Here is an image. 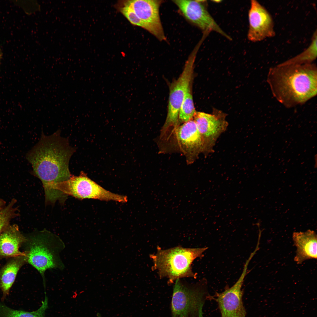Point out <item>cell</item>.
Returning <instances> with one entry per match:
<instances>
[{
  "label": "cell",
  "instance_id": "obj_10",
  "mask_svg": "<svg viewBox=\"0 0 317 317\" xmlns=\"http://www.w3.org/2000/svg\"><path fill=\"white\" fill-rule=\"evenodd\" d=\"M173 1L184 16L203 31V33L215 31L229 40H232L208 12L206 1L176 0Z\"/></svg>",
  "mask_w": 317,
  "mask_h": 317
},
{
  "label": "cell",
  "instance_id": "obj_9",
  "mask_svg": "<svg viewBox=\"0 0 317 317\" xmlns=\"http://www.w3.org/2000/svg\"><path fill=\"white\" fill-rule=\"evenodd\" d=\"M249 262L246 261L242 274L234 285L230 287L226 286L223 292H216L214 296H211L210 301L214 300L218 304L221 317H246L242 288Z\"/></svg>",
  "mask_w": 317,
  "mask_h": 317
},
{
  "label": "cell",
  "instance_id": "obj_12",
  "mask_svg": "<svg viewBox=\"0 0 317 317\" xmlns=\"http://www.w3.org/2000/svg\"><path fill=\"white\" fill-rule=\"evenodd\" d=\"M162 1L131 0L124 3L131 7L145 24L146 30L160 41L166 40L159 13Z\"/></svg>",
  "mask_w": 317,
  "mask_h": 317
},
{
  "label": "cell",
  "instance_id": "obj_21",
  "mask_svg": "<svg viewBox=\"0 0 317 317\" xmlns=\"http://www.w3.org/2000/svg\"><path fill=\"white\" fill-rule=\"evenodd\" d=\"M120 11L132 24L146 29L144 23L128 5L124 3V6L121 8Z\"/></svg>",
  "mask_w": 317,
  "mask_h": 317
},
{
  "label": "cell",
  "instance_id": "obj_19",
  "mask_svg": "<svg viewBox=\"0 0 317 317\" xmlns=\"http://www.w3.org/2000/svg\"><path fill=\"white\" fill-rule=\"evenodd\" d=\"M196 112L191 85L189 87L181 105L179 113L178 122L184 123L193 119Z\"/></svg>",
  "mask_w": 317,
  "mask_h": 317
},
{
  "label": "cell",
  "instance_id": "obj_24",
  "mask_svg": "<svg viewBox=\"0 0 317 317\" xmlns=\"http://www.w3.org/2000/svg\"><path fill=\"white\" fill-rule=\"evenodd\" d=\"M97 317H102L101 315L99 313H98L97 314Z\"/></svg>",
  "mask_w": 317,
  "mask_h": 317
},
{
  "label": "cell",
  "instance_id": "obj_15",
  "mask_svg": "<svg viewBox=\"0 0 317 317\" xmlns=\"http://www.w3.org/2000/svg\"><path fill=\"white\" fill-rule=\"evenodd\" d=\"M292 238L297 248L294 261L301 264L310 259H316L317 254V235L310 230L305 232H294Z\"/></svg>",
  "mask_w": 317,
  "mask_h": 317
},
{
  "label": "cell",
  "instance_id": "obj_17",
  "mask_svg": "<svg viewBox=\"0 0 317 317\" xmlns=\"http://www.w3.org/2000/svg\"><path fill=\"white\" fill-rule=\"evenodd\" d=\"M317 56V31L313 34L311 43L302 52L282 62L284 65H303L310 64L316 59Z\"/></svg>",
  "mask_w": 317,
  "mask_h": 317
},
{
  "label": "cell",
  "instance_id": "obj_13",
  "mask_svg": "<svg viewBox=\"0 0 317 317\" xmlns=\"http://www.w3.org/2000/svg\"><path fill=\"white\" fill-rule=\"evenodd\" d=\"M177 136L180 144L193 158L203 152L201 136L193 119L184 123L177 129Z\"/></svg>",
  "mask_w": 317,
  "mask_h": 317
},
{
  "label": "cell",
  "instance_id": "obj_20",
  "mask_svg": "<svg viewBox=\"0 0 317 317\" xmlns=\"http://www.w3.org/2000/svg\"><path fill=\"white\" fill-rule=\"evenodd\" d=\"M16 203V200L13 198L7 205L0 210V235L10 225L11 220L18 215Z\"/></svg>",
  "mask_w": 317,
  "mask_h": 317
},
{
  "label": "cell",
  "instance_id": "obj_8",
  "mask_svg": "<svg viewBox=\"0 0 317 317\" xmlns=\"http://www.w3.org/2000/svg\"><path fill=\"white\" fill-rule=\"evenodd\" d=\"M225 114L214 110L212 114L196 112L193 119L203 140V152L211 153L217 139L227 128L228 122Z\"/></svg>",
  "mask_w": 317,
  "mask_h": 317
},
{
  "label": "cell",
  "instance_id": "obj_16",
  "mask_svg": "<svg viewBox=\"0 0 317 317\" xmlns=\"http://www.w3.org/2000/svg\"><path fill=\"white\" fill-rule=\"evenodd\" d=\"M0 270V289L4 300L9 294L17 273L21 268L27 263L26 255L10 258Z\"/></svg>",
  "mask_w": 317,
  "mask_h": 317
},
{
  "label": "cell",
  "instance_id": "obj_2",
  "mask_svg": "<svg viewBox=\"0 0 317 317\" xmlns=\"http://www.w3.org/2000/svg\"><path fill=\"white\" fill-rule=\"evenodd\" d=\"M317 67L313 63L284 65L271 68L267 80L272 94L284 106L302 104L317 92Z\"/></svg>",
  "mask_w": 317,
  "mask_h": 317
},
{
  "label": "cell",
  "instance_id": "obj_7",
  "mask_svg": "<svg viewBox=\"0 0 317 317\" xmlns=\"http://www.w3.org/2000/svg\"><path fill=\"white\" fill-rule=\"evenodd\" d=\"M199 47L196 45L185 64L182 72L170 85L168 112L163 130L171 126L176 127L178 123L179 110L187 91L191 85L194 65Z\"/></svg>",
  "mask_w": 317,
  "mask_h": 317
},
{
  "label": "cell",
  "instance_id": "obj_5",
  "mask_svg": "<svg viewBox=\"0 0 317 317\" xmlns=\"http://www.w3.org/2000/svg\"><path fill=\"white\" fill-rule=\"evenodd\" d=\"M210 295L199 286L176 280L171 303V317H204L203 307Z\"/></svg>",
  "mask_w": 317,
  "mask_h": 317
},
{
  "label": "cell",
  "instance_id": "obj_14",
  "mask_svg": "<svg viewBox=\"0 0 317 317\" xmlns=\"http://www.w3.org/2000/svg\"><path fill=\"white\" fill-rule=\"evenodd\" d=\"M26 240L17 225H10L0 235V259L26 255L19 249Z\"/></svg>",
  "mask_w": 317,
  "mask_h": 317
},
{
  "label": "cell",
  "instance_id": "obj_1",
  "mask_svg": "<svg viewBox=\"0 0 317 317\" xmlns=\"http://www.w3.org/2000/svg\"><path fill=\"white\" fill-rule=\"evenodd\" d=\"M75 151L68 140L60 136L58 131L49 136L42 134L38 143L27 154L33 174L42 183L47 203H53L56 200L54 185L72 176L69 163Z\"/></svg>",
  "mask_w": 317,
  "mask_h": 317
},
{
  "label": "cell",
  "instance_id": "obj_23",
  "mask_svg": "<svg viewBox=\"0 0 317 317\" xmlns=\"http://www.w3.org/2000/svg\"><path fill=\"white\" fill-rule=\"evenodd\" d=\"M2 50H1V46H0V63H1V59L2 57Z\"/></svg>",
  "mask_w": 317,
  "mask_h": 317
},
{
  "label": "cell",
  "instance_id": "obj_11",
  "mask_svg": "<svg viewBox=\"0 0 317 317\" xmlns=\"http://www.w3.org/2000/svg\"><path fill=\"white\" fill-rule=\"evenodd\" d=\"M247 38L253 42L262 41L276 35L272 17L267 9L258 1H251L248 13Z\"/></svg>",
  "mask_w": 317,
  "mask_h": 317
},
{
  "label": "cell",
  "instance_id": "obj_4",
  "mask_svg": "<svg viewBox=\"0 0 317 317\" xmlns=\"http://www.w3.org/2000/svg\"><path fill=\"white\" fill-rule=\"evenodd\" d=\"M207 248L179 246L165 250L158 248L155 254L150 256L154 263L153 269L157 271L160 278H168L169 284L182 278H195L191 264L195 259L202 256Z\"/></svg>",
  "mask_w": 317,
  "mask_h": 317
},
{
  "label": "cell",
  "instance_id": "obj_3",
  "mask_svg": "<svg viewBox=\"0 0 317 317\" xmlns=\"http://www.w3.org/2000/svg\"><path fill=\"white\" fill-rule=\"evenodd\" d=\"M23 245L27 263L35 268L41 276L45 287V273L49 269H63L60 254L64 244L57 236L43 230L26 237Z\"/></svg>",
  "mask_w": 317,
  "mask_h": 317
},
{
  "label": "cell",
  "instance_id": "obj_18",
  "mask_svg": "<svg viewBox=\"0 0 317 317\" xmlns=\"http://www.w3.org/2000/svg\"><path fill=\"white\" fill-rule=\"evenodd\" d=\"M48 307V298L45 295L41 306L35 311L27 312L15 310L0 305V314L2 317H46L45 313Z\"/></svg>",
  "mask_w": 317,
  "mask_h": 317
},
{
  "label": "cell",
  "instance_id": "obj_22",
  "mask_svg": "<svg viewBox=\"0 0 317 317\" xmlns=\"http://www.w3.org/2000/svg\"><path fill=\"white\" fill-rule=\"evenodd\" d=\"M5 205V202L0 198V210L4 208L6 206Z\"/></svg>",
  "mask_w": 317,
  "mask_h": 317
},
{
  "label": "cell",
  "instance_id": "obj_6",
  "mask_svg": "<svg viewBox=\"0 0 317 317\" xmlns=\"http://www.w3.org/2000/svg\"><path fill=\"white\" fill-rule=\"evenodd\" d=\"M56 188L66 196L70 195L80 200L93 199L122 203L126 202L128 200L126 196L115 194L105 189L83 172L78 176H72L68 180L57 183Z\"/></svg>",
  "mask_w": 317,
  "mask_h": 317
}]
</instances>
